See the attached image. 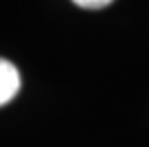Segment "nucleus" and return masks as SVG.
<instances>
[{
	"label": "nucleus",
	"mask_w": 149,
	"mask_h": 147,
	"mask_svg": "<svg viewBox=\"0 0 149 147\" xmlns=\"http://www.w3.org/2000/svg\"><path fill=\"white\" fill-rule=\"evenodd\" d=\"M20 73L11 62L2 60L0 57V108L7 106V103L18 94L20 90Z\"/></svg>",
	"instance_id": "obj_1"
},
{
	"label": "nucleus",
	"mask_w": 149,
	"mask_h": 147,
	"mask_svg": "<svg viewBox=\"0 0 149 147\" xmlns=\"http://www.w3.org/2000/svg\"><path fill=\"white\" fill-rule=\"evenodd\" d=\"M77 7H84V9H103L112 2V0H72Z\"/></svg>",
	"instance_id": "obj_2"
}]
</instances>
